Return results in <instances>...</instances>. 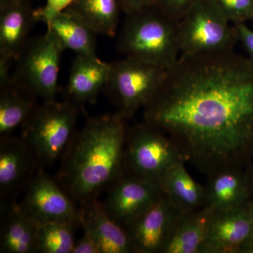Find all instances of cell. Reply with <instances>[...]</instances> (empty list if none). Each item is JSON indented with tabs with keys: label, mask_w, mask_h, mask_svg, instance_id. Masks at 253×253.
<instances>
[{
	"label": "cell",
	"mask_w": 253,
	"mask_h": 253,
	"mask_svg": "<svg viewBox=\"0 0 253 253\" xmlns=\"http://www.w3.org/2000/svg\"><path fill=\"white\" fill-rule=\"evenodd\" d=\"M238 41L242 43L244 49L249 55V62L253 66V31L246 23H238L234 24Z\"/></svg>",
	"instance_id": "83f0119b"
},
{
	"label": "cell",
	"mask_w": 253,
	"mask_h": 253,
	"mask_svg": "<svg viewBox=\"0 0 253 253\" xmlns=\"http://www.w3.org/2000/svg\"><path fill=\"white\" fill-rule=\"evenodd\" d=\"M213 213L206 205L181 213L161 253H203Z\"/></svg>",
	"instance_id": "2e32d148"
},
{
	"label": "cell",
	"mask_w": 253,
	"mask_h": 253,
	"mask_svg": "<svg viewBox=\"0 0 253 253\" xmlns=\"http://www.w3.org/2000/svg\"><path fill=\"white\" fill-rule=\"evenodd\" d=\"M20 1L21 0H0V11L12 6Z\"/></svg>",
	"instance_id": "1f68e13d"
},
{
	"label": "cell",
	"mask_w": 253,
	"mask_h": 253,
	"mask_svg": "<svg viewBox=\"0 0 253 253\" xmlns=\"http://www.w3.org/2000/svg\"><path fill=\"white\" fill-rule=\"evenodd\" d=\"M47 30L56 36L63 49L72 50L76 55L96 56V33L69 9L56 16Z\"/></svg>",
	"instance_id": "7402d4cb"
},
{
	"label": "cell",
	"mask_w": 253,
	"mask_h": 253,
	"mask_svg": "<svg viewBox=\"0 0 253 253\" xmlns=\"http://www.w3.org/2000/svg\"><path fill=\"white\" fill-rule=\"evenodd\" d=\"M229 22L253 21V0H212Z\"/></svg>",
	"instance_id": "d4e9b609"
},
{
	"label": "cell",
	"mask_w": 253,
	"mask_h": 253,
	"mask_svg": "<svg viewBox=\"0 0 253 253\" xmlns=\"http://www.w3.org/2000/svg\"><path fill=\"white\" fill-rule=\"evenodd\" d=\"M0 253H38V232L41 224L20 206L11 205L1 210Z\"/></svg>",
	"instance_id": "e0dca14e"
},
{
	"label": "cell",
	"mask_w": 253,
	"mask_h": 253,
	"mask_svg": "<svg viewBox=\"0 0 253 253\" xmlns=\"http://www.w3.org/2000/svg\"><path fill=\"white\" fill-rule=\"evenodd\" d=\"M246 208H247L248 212H249L251 221L253 223V201L250 200L249 203L246 205Z\"/></svg>",
	"instance_id": "d6a6232c"
},
{
	"label": "cell",
	"mask_w": 253,
	"mask_h": 253,
	"mask_svg": "<svg viewBox=\"0 0 253 253\" xmlns=\"http://www.w3.org/2000/svg\"><path fill=\"white\" fill-rule=\"evenodd\" d=\"M184 161L180 151L167 134L146 123L128 129L125 172L157 184L164 173Z\"/></svg>",
	"instance_id": "52a82bcc"
},
{
	"label": "cell",
	"mask_w": 253,
	"mask_h": 253,
	"mask_svg": "<svg viewBox=\"0 0 253 253\" xmlns=\"http://www.w3.org/2000/svg\"><path fill=\"white\" fill-rule=\"evenodd\" d=\"M42 168L21 137L11 136L0 141L1 210L16 204L19 193L27 188Z\"/></svg>",
	"instance_id": "30bf717a"
},
{
	"label": "cell",
	"mask_w": 253,
	"mask_h": 253,
	"mask_svg": "<svg viewBox=\"0 0 253 253\" xmlns=\"http://www.w3.org/2000/svg\"><path fill=\"white\" fill-rule=\"evenodd\" d=\"M181 213L162 193L156 204L125 228L134 253H161Z\"/></svg>",
	"instance_id": "7c38bea8"
},
{
	"label": "cell",
	"mask_w": 253,
	"mask_h": 253,
	"mask_svg": "<svg viewBox=\"0 0 253 253\" xmlns=\"http://www.w3.org/2000/svg\"><path fill=\"white\" fill-rule=\"evenodd\" d=\"M115 113L90 118L63 156L59 182L78 204L96 199L125 172L128 129Z\"/></svg>",
	"instance_id": "7a4b0ae2"
},
{
	"label": "cell",
	"mask_w": 253,
	"mask_h": 253,
	"mask_svg": "<svg viewBox=\"0 0 253 253\" xmlns=\"http://www.w3.org/2000/svg\"><path fill=\"white\" fill-rule=\"evenodd\" d=\"M248 182H249V185L250 188V191H251V194H253V172L251 176H247Z\"/></svg>",
	"instance_id": "836d02e7"
},
{
	"label": "cell",
	"mask_w": 253,
	"mask_h": 253,
	"mask_svg": "<svg viewBox=\"0 0 253 253\" xmlns=\"http://www.w3.org/2000/svg\"><path fill=\"white\" fill-rule=\"evenodd\" d=\"M72 253H101L90 234L83 229V236L76 241Z\"/></svg>",
	"instance_id": "f1b7e54d"
},
{
	"label": "cell",
	"mask_w": 253,
	"mask_h": 253,
	"mask_svg": "<svg viewBox=\"0 0 253 253\" xmlns=\"http://www.w3.org/2000/svg\"><path fill=\"white\" fill-rule=\"evenodd\" d=\"M70 11L77 15L96 34L114 36L122 9L121 0H75Z\"/></svg>",
	"instance_id": "603a6c76"
},
{
	"label": "cell",
	"mask_w": 253,
	"mask_h": 253,
	"mask_svg": "<svg viewBox=\"0 0 253 253\" xmlns=\"http://www.w3.org/2000/svg\"><path fill=\"white\" fill-rule=\"evenodd\" d=\"M80 221L48 222L41 224L38 232V253H72L76 244L74 234Z\"/></svg>",
	"instance_id": "cb8c5ba5"
},
{
	"label": "cell",
	"mask_w": 253,
	"mask_h": 253,
	"mask_svg": "<svg viewBox=\"0 0 253 253\" xmlns=\"http://www.w3.org/2000/svg\"><path fill=\"white\" fill-rule=\"evenodd\" d=\"M253 253V223L246 206L214 211L203 253Z\"/></svg>",
	"instance_id": "4fadbf2b"
},
{
	"label": "cell",
	"mask_w": 253,
	"mask_h": 253,
	"mask_svg": "<svg viewBox=\"0 0 253 253\" xmlns=\"http://www.w3.org/2000/svg\"><path fill=\"white\" fill-rule=\"evenodd\" d=\"M37 96L14 81L1 88L0 94V136H11L24 126L36 109Z\"/></svg>",
	"instance_id": "44dd1931"
},
{
	"label": "cell",
	"mask_w": 253,
	"mask_h": 253,
	"mask_svg": "<svg viewBox=\"0 0 253 253\" xmlns=\"http://www.w3.org/2000/svg\"><path fill=\"white\" fill-rule=\"evenodd\" d=\"M79 106L69 100L44 101L22 126L21 139L42 168L61 161L75 135Z\"/></svg>",
	"instance_id": "277c9868"
},
{
	"label": "cell",
	"mask_w": 253,
	"mask_h": 253,
	"mask_svg": "<svg viewBox=\"0 0 253 253\" xmlns=\"http://www.w3.org/2000/svg\"><path fill=\"white\" fill-rule=\"evenodd\" d=\"M184 161L176 163L164 173L158 183L163 194L182 212L196 211L206 206L204 186L191 176Z\"/></svg>",
	"instance_id": "ffe728a7"
},
{
	"label": "cell",
	"mask_w": 253,
	"mask_h": 253,
	"mask_svg": "<svg viewBox=\"0 0 253 253\" xmlns=\"http://www.w3.org/2000/svg\"><path fill=\"white\" fill-rule=\"evenodd\" d=\"M143 110L206 177L241 170L253 147V66L234 50L179 56Z\"/></svg>",
	"instance_id": "6da1fadb"
},
{
	"label": "cell",
	"mask_w": 253,
	"mask_h": 253,
	"mask_svg": "<svg viewBox=\"0 0 253 253\" xmlns=\"http://www.w3.org/2000/svg\"><path fill=\"white\" fill-rule=\"evenodd\" d=\"M121 2L124 12L129 14L156 4V0H121Z\"/></svg>",
	"instance_id": "f546056e"
},
{
	"label": "cell",
	"mask_w": 253,
	"mask_h": 253,
	"mask_svg": "<svg viewBox=\"0 0 253 253\" xmlns=\"http://www.w3.org/2000/svg\"><path fill=\"white\" fill-rule=\"evenodd\" d=\"M14 60L0 56V89L9 85L13 82V76H11L10 69Z\"/></svg>",
	"instance_id": "4dcf8cb0"
},
{
	"label": "cell",
	"mask_w": 253,
	"mask_h": 253,
	"mask_svg": "<svg viewBox=\"0 0 253 253\" xmlns=\"http://www.w3.org/2000/svg\"><path fill=\"white\" fill-rule=\"evenodd\" d=\"M196 0H156V4L163 12L179 21Z\"/></svg>",
	"instance_id": "4316f807"
},
{
	"label": "cell",
	"mask_w": 253,
	"mask_h": 253,
	"mask_svg": "<svg viewBox=\"0 0 253 253\" xmlns=\"http://www.w3.org/2000/svg\"><path fill=\"white\" fill-rule=\"evenodd\" d=\"M75 0H46L42 7L35 10V16L38 22L49 24L56 16L67 9Z\"/></svg>",
	"instance_id": "484cf974"
},
{
	"label": "cell",
	"mask_w": 253,
	"mask_h": 253,
	"mask_svg": "<svg viewBox=\"0 0 253 253\" xmlns=\"http://www.w3.org/2000/svg\"><path fill=\"white\" fill-rule=\"evenodd\" d=\"M37 22L35 10L26 0L0 11V56L16 61Z\"/></svg>",
	"instance_id": "ac0fdd59"
},
{
	"label": "cell",
	"mask_w": 253,
	"mask_h": 253,
	"mask_svg": "<svg viewBox=\"0 0 253 253\" xmlns=\"http://www.w3.org/2000/svg\"><path fill=\"white\" fill-rule=\"evenodd\" d=\"M111 68V63L104 62L96 56L76 55L68 79V100L80 108L96 104L109 81Z\"/></svg>",
	"instance_id": "9a60e30c"
},
{
	"label": "cell",
	"mask_w": 253,
	"mask_h": 253,
	"mask_svg": "<svg viewBox=\"0 0 253 253\" xmlns=\"http://www.w3.org/2000/svg\"><path fill=\"white\" fill-rule=\"evenodd\" d=\"M204 186L206 205L214 211H225L246 206L251 194L247 176L232 169L207 177Z\"/></svg>",
	"instance_id": "d6986e66"
},
{
	"label": "cell",
	"mask_w": 253,
	"mask_h": 253,
	"mask_svg": "<svg viewBox=\"0 0 253 253\" xmlns=\"http://www.w3.org/2000/svg\"><path fill=\"white\" fill-rule=\"evenodd\" d=\"M80 224L90 234L101 253H134L124 227L110 217L104 204L96 199L81 204Z\"/></svg>",
	"instance_id": "5bb4252c"
},
{
	"label": "cell",
	"mask_w": 253,
	"mask_h": 253,
	"mask_svg": "<svg viewBox=\"0 0 253 253\" xmlns=\"http://www.w3.org/2000/svg\"><path fill=\"white\" fill-rule=\"evenodd\" d=\"M104 204L110 217L126 228L162 195L159 186L124 172L109 188Z\"/></svg>",
	"instance_id": "8fae6325"
},
{
	"label": "cell",
	"mask_w": 253,
	"mask_h": 253,
	"mask_svg": "<svg viewBox=\"0 0 253 253\" xmlns=\"http://www.w3.org/2000/svg\"><path fill=\"white\" fill-rule=\"evenodd\" d=\"M64 49L56 36L46 31L27 41L17 59L13 81L44 101L56 100L61 55Z\"/></svg>",
	"instance_id": "ba28073f"
},
{
	"label": "cell",
	"mask_w": 253,
	"mask_h": 253,
	"mask_svg": "<svg viewBox=\"0 0 253 253\" xmlns=\"http://www.w3.org/2000/svg\"><path fill=\"white\" fill-rule=\"evenodd\" d=\"M19 204L41 224L79 220L76 202L44 168H41L29 183Z\"/></svg>",
	"instance_id": "9c48e42d"
},
{
	"label": "cell",
	"mask_w": 253,
	"mask_h": 253,
	"mask_svg": "<svg viewBox=\"0 0 253 253\" xmlns=\"http://www.w3.org/2000/svg\"><path fill=\"white\" fill-rule=\"evenodd\" d=\"M117 47L126 57L170 69L181 54L179 21L156 4L126 14Z\"/></svg>",
	"instance_id": "3957f363"
},
{
	"label": "cell",
	"mask_w": 253,
	"mask_h": 253,
	"mask_svg": "<svg viewBox=\"0 0 253 253\" xmlns=\"http://www.w3.org/2000/svg\"><path fill=\"white\" fill-rule=\"evenodd\" d=\"M230 23L212 0H196L179 21L180 56L234 50L239 41Z\"/></svg>",
	"instance_id": "5b68a950"
},
{
	"label": "cell",
	"mask_w": 253,
	"mask_h": 253,
	"mask_svg": "<svg viewBox=\"0 0 253 253\" xmlns=\"http://www.w3.org/2000/svg\"><path fill=\"white\" fill-rule=\"evenodd\" d=\"M111 63L105 89L116 113L126 121L154 98L166 79L168 70L127 57Z\"/></svg>",
	"instance_id": "8992f818"
}]
</instances>
